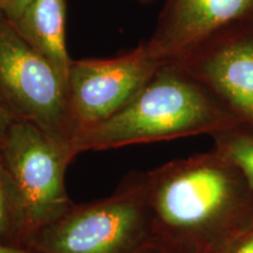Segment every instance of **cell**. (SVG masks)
I'll use <instances>...</instances> for the list:
<instances>
[{
	"label": "cell",
	"mask_w": 253,
	"mask_h": 253,
	"mask_svg": "<svg viewBox=\"0 0 253 253\" xmlns=\"http://www.w3.org/2000/svg\"><path fill=\"white\" fill-rule=\"evenodd\" d=\"M12 121H13L12 116L6 112V109L2 107V104L0 103V142H1L2 138L5 137L6 132H7Z\"/></svg>",
	"instance_id": "cell-15"
},
{
	"label": "cell",
	"mask_w": 253,
	"mask_h": 253,
	"mask_svg": "<svg viewBox=\"0 0 253 253\" xmlns=\"http://www.w3.org/2000/svg\"><path fill=\"white\" fill-rule=\"evenodd\" d=\"M138 253H205L201 250L179 244L172 240L153 235Z\"/></svg>",
	"instance_id": "cell-13"
},
{
	"label": "cell",
	"mask_w": 253,
	"mask_h": 253,
	"mask_svg": "<svg viewBox=\"0 0 253 253\" xmlns=\"http://www.w3.org/2000/svg\"><path fill=\"white\" fill-rule=\"evenodd\" d=\"M0 151L20 195L32 238L74 204L65 176L77 155L69 142L23 120L12 121Z\"/></svg>",
	"instance_id": "cell-5"
},
{
	"label": "cell",
	"mask_w": 253,
	"mask_h": 253,
	"mask_svg": "<svg viewBox=\"0 0 253 253\" xmlns=\"http://www.w3.org/2000/svg\"><path fill=\"white\" fill-rule=\"evenodd\" d=\"M179 62L240 123L253 128V39L209 42Z\"/></svg>",
	"instance_id": "cell-8"
},
{
	"label": "cell",
	"mask_w": 253,
	"mask_h": 253,
	"mask_svg": "<svg viewBox=\"0 0 253 253\" xmlns=\"http://www.w3.org/2000/svg\"><path fill=\"white\" fill-rule=\"evenodd\" d=\"M237 118L181 62H162L128 103L109 119L82 129L75 155L225 130Z\"/></svg>",
	"instance_id": "cell-2"
},
{
	"label": "cell",
	"mask_w": 253,
	"mask_h": 253,
	"mask_svg": "<svg viewBox=\"0 0 253 253\" xmlns=\"http://www.w3.org/2000/svg\"><path fill=\"white\" fill-rule=\"evenodd\" d=\"M65 0H32L12 21L25 40L67 84L73 60L66 47Z\"/></svg>",
	"instance_id": "cell-9"
},
{
	"label": "cell",
	"mask_w": 253,
	"mask_h": 253,
	"mask_svg": "<svg viewBox=\"0 0 253 253\" xmlns=\"http://www.w3.org/2000/svg\"><path fill=\"white\" fill-rule=\"evenodd\" d=\"M0 253H36L30 248H21V246L8 245L0 242Z\"/></svg>",
	"instance_id": "cell-16"
},
{
	"label": "cell",
	"mask_w": 253,
	"mask_h": 253,
	"mask_svg": "<svg viewBox=\"0 0 253 253\" xmlns=\"http://www.w3.org/2000/svg\"><path fill=\"white\" fill-rule=\"evenodd\" d=\"M31 230L20 195L0 151V242L30 248Z\"/></svg>",
	"instance_id": "cell-10"
},
{
	"label": "cell",
	"mask_w": 253,
	"mask_h": 253,
	"mask_svg": "<svg viewBox=\"0 0 253 253\" xmlns=\"http://www.w3.org/2000/svg\"><path fill=\"white\" fill-rule=\"evenodd\" d=\"M212 136L214 149L238 168L253 189V128L239 123Z\"/></svg>",
	"instance_id": "cell-11"
},
{
	"label": "cell",
	"mask_w": 253,
	"mask_h": 253,
	"mask_svg": "<svg viewBox=\"0 0 253 253\" xmlns=\"http://www.w3.org/2000/svg\"><path fill=\"white\" fill-rule=\"evenodd\" d=\"M253 13V0H166L144 47L161 62H179Z\"/></svg>",
	"instance_id": "cell-7"
},
{
	"label": "cell",
	"mask_w": 253,
	"mask_h": 253,
	"mask_svg": "<svg viewBox=\"0 0 253 253\" xmlns=\"http://www.w3.org/2000/svg\"><path fill=\"white\" fill-rule=\"evenodd\" d=\"M0 103L13 120L34 123L72 144L77 126L67 84L1 12Z\"/></svg>",
	"instance_id": "cell-4"
},
{
	"label": "cell",
	"mask_w": 253,
	"mask_h": 253,
	"mask_svg": "<svg viewBox=\"0 0 253 253\" xmlns=\"http://www.w3.org/2000/svg\"><path fill=\"white\" fill-rule=\"evenodd\" d=\"M161 63L144 45L112 59L73 60L68 93L77 134L122 109Z\"/></svg>",
	"instance_id": "cell-6"
},
{
	"label": "cell",
	"mask_w": 253,
	"mask_h": 253,
	"mask_svg": "<svg viewBox=\"0 0 253 253\" xmlns=\"http://www.w3.org/2000/svg\"><path fill=\"white\" fill-rule=\"evenodd\" d=\"M155 236L212 252L253 219V189L216 149L145 172Z\"/></svg>",
	"instance_id": "cell-1"
},
{
	"label": "cell",
	"mask_w": 253,
	"mask_h": 253,
	"mask_svg": "<svg viewBox=\"0 0 253 253\" xmlns=\"http://www.w3.org/2000/svg\"><path fill=\"white\" fill-rule=\"evenodd\" d=\"M32 0H0V12L11 21L17 20Z\"/></svg>",
	"instance_id": "cell-14"
},
{
	"label": "cell",
	"mask_w": 253,
	"mask_h": 253,
	"mask_svg": "<svg viewBox=\"0 0 253 253\" xmlns=\"http://www.w3.org/2000/svg\"><path fill=\"white\" fill-rule=\"evenodd\" d=\"M210 253H253V219Z\"/></svg>",
	"instance_id": "cell-12"
},
{
	"label": "cell",
	"mask_w": 253,
	"mask_h": 253,
	"mask_svg": "<svg viewBox=\"0 0 253 253\" xmlns=\"http://www.w3.org/2000/svg\"><path fill=\"white\" fill-rule=\"evenodd\" d=\"M145 172H130L108 197L71 208L32 236L36 253H138L153 237Z\"/></svg>",
	"instance_id": "cell-3"
}]
</instances>
